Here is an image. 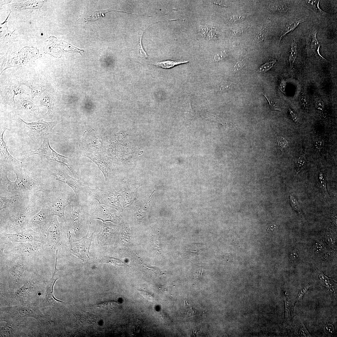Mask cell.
I'll return each instance as SVG.
<instances>
[{"mask_svg":"<svg viewBox=\"0 0 337 337\" xmlns=\"http://www.w3.org/2000/svg\"><path fill=\"white\" fill-rule=\"evenodd\" d=\"M16 106L17 110L24 112H34L37 110L35 105L32 101L24 98H19L16 103Z\"/></svg>","mask_w":337,"mask_h":337,"instance_id":"cell-24","label":"cell"},{"mask_svg":"<svg viewBox=\"0 0 337 337\" xmlns=\"http://www.w3.org/2000/svg\"><path fill=\"white\" fill-rule=\"evenodd\" d=\"M188 62V61H177L171 60H165L157 62L152 63L150 64L164 69H169L173 68L175 66L182 64L187 63Z\"/></svg>","mask_w":337,"mask_h":337,"instance_id":"cell-29","label":"cell"},{"mask_svg":"<svg viewBox=\"0 0 337 337\" xmlns=\"http://www.w3.org/2000/svg\"><path fill=\"white\" fill-rule=\"evenodd\" d=\"M120 195L119 192H116L113 189L103 190L97 186L95 188H90L88 195L89 201L96 200L99 204L115 209L120 212L122 211L118 199V196Z\"/></svg>","mask_w":337,"mask_h":337,"instance_id":"cell-9","label":"cell"},{"mask_svg":"<svg viewBox=\"0 0 337 337\" xmlns=\"http://www.w3.org/2000/svg\"><path fill=\"white\" fill-rule=\"evenodd\" d=\"M112 231V229L107 227L106 224H103L101 227L100 230L96 235L97 240L101 243L105 242Z\"/></svg>","mask_w":337,"mask_h":337,"instance_id":"cell-32","label":"cell"},{"mask_svg":"<svg viewBox=\"0 0 337 337\" xmlns=\"http://www.w3.org/2000/svg\"><path fill=\"white\" fill-rule=\"evenodd\" d=\"M303 22V20H300L295 21L286 25L281 33L279 38V42L286 34L293 31L300 23Z\"/></svg>","mask_w":337,"mask_h":337,"instance_id":"cell-34","label":"cell"},{"mask_svg":"<svg viewBox=\"0 0 337 337\" xmlns=\"http://www.w3.org/2000/svg\"><path fill=\"white\" fill-rule=\"evenodd\" d=\"M299 101L300 105L303 108L304 110H307L308 109V102L304 90L303 89L302 90L300 94Z\"/></svg>","mask_w":337,"mask_h":337,"instance_id":"cell-49","label":"cell"},{"mask_svg":"<svg viewBox=\"0 0 337 337\" xmlns=\"http://www.w3.org/2000/svg\"><path fill=\"white\" fill-rule=\"evenodd\" d=\"M37 193L25 198L18 205L0 210V232L17 233L29 228L31 218L43 205Z\"/></svg>","mask_w":337,"mask_h":337,"instance_id":"cell-1","label":"cell"},{"mask_svg":"<svg viewBox=\"0 0 337 337\" xmlns=\"http://www.w3.org/2000/svg\"><path fill=\"white\" fill-rule=\"evenodd\" d=\"M228 51L227 49H222L217 51L214 56V59L215 61H219L223 60L228 55Z\"/></svg>","mask_w":337,"mask_h":337,"instance_id":"cell-44","label":"cell"},{"mask_svg":"<svg viewBox=\"0 0 337 337\" xmlns=\"http://www.w3.org/2000/svg\"><path fill=\"white\" fill-rule=\"evenodd\" d=\"M85 156L92 160L97 165L104 175L105 181H107L110 167V163L107 159L104 156H102L88 154Z\"/></svg>","mask_w":337,"mask_h":337,"instance_id":"cell-21","label":"cell"},{"mask_svg":"<svg viewBox=\"0 0 337 337\" xmlns=\"http://www.w3.org/2000/svg\"><path fill=\"white\" fill-rule=\"evenodd\" d=\"M34 154L43 156L48 161H54L60 163L68 168L75 178H79L78 166L76 162L71 158L61 155L55 151L51 147L47 137L44 139L38 149L25 153L23 158H26Z\"/></svg>","mask_w":337,"mask_h":337,"instance_id":"cell-5","label":"cell"},{"mask_svg":"<svg viewBox=\"0 0 337 337\" xmlns=\"http://www.w3.org/2000/svg\"><path fill=\"white\" fill-rule=\"evenodd\" d=\"M297 54V45L295 39L293 40L291 46L290 53L289 56V62L290 68H292Z\"/></svg>","mask_w":337,"mask_h":337,"instance_id":"cell-33","label":"cell"},{"mask_svg":"<svg viewBox=\"0 0 337 337\" xmlns=\"http://www.w3.org/2000/svg\"><path fill=\"white\" fill-rule=\"evenodd\" d=\"M324 144V142L323 139L320 138L316 139L315 141V146L316 149L319 150H320L323 147Z\"/></svg>","mask_w":337,"mask_h":337,"instance_id":"cell-58","label":"cell"},{"mask_svg":"<svg viewBox=\"0 0 337 337\" xmlns=\"http://www.w3.org/2000/svg\"><path fill=\"white\" fill-rule=\"evenodd\" d=\"M317 184L322 198L325 201L328 200L329 195L326 188V180L322 172L319 174Z\"/></svg>","mask_w":337,"mask_h":337,"instance_id":"cell-25","label":"cell"},{"mask_svg":"<svg viewBox=\"0 0 337 337\" xmlns=\"http://www.w3.org/2000/svg\"><path fill=\"white\" fill-rule=\"evenodd\" d=\"M7 128H4L0 132V164L8 167L11 170L16 166H22V163L13 157L8 151L3 135Z\"/></svg>","mask_w":337,"mask_h":337,"instance_id":"cell-16","label":"cell"},{"mask_svg":"<svg viewBox=\"0 0 337 337\" xmlns=\"http://www.w3.org/2000/svg\"><path fill=\"white\" fill-rule=\"evenodd\" d=\"M29 196L18 194L0 195V210L15 207Z\"/></svg>","mask_w":337,"mask_h":337,"instance_id":"cell-20","label":"cell"},{"mask_svg":"<svg viewBox=\"0 0 337 337\" xmlns=\"http://www.w3.org/2000/svg\"><path fill=\"white\" fill-rule=\"evenodd\" d=\"M233 86V83L227 81H224L219 85L218 88L219 90L224 91L231 90Z\"/></svg>","mask_w":337,"mask_h":337,"instance_id":"cell-52","label":"cell"},{"mask_svg":"<svg viewBox=\"0 0 337 337\" xmlns=\"http://www.w3.org/2000/svg\"><path fill=\"white\" fill-rule=\"evenodd\" d=\"M299 252L297 249L293 250L290 253L289 257V260L291 263L295 262L299 257Z\"/></svg>","mask_w":337,"mask_h":337,"instance_id":"cell-53","label":"cell"},{"mask_svg":"<svg viewBox=\"0 0 337 337\" xmlns=\"http://www.w3.org/2000/svg\"><path fill=\"white\" fill-rule=\"evenodd\" d=\"M247 29L248 28L246 27H240L233 30L232 32L235 35H241L245 32Z\"/></svg>","mask_w":337,"mask_h":337,"instance_id":"cell-61","label":"cell"},{"mask_svg":"<svg viewBox=\"0 0 337 337\" xmlns=\"http://www.w3.org/2000/svg\"><path fill=\"white\" fill-rule=\"evenodd\" d=\"M51 174L56 177V180L66 185L73 191L81 204L82 201L88 198L90 188L79 179L71 177L61 168L53 170Z\"/></svg>","mask_w":337,"mask_h":337,"instance_id":"cell-6","label":"cell"},{"mask_svg":"<svg viewBox=\"0 0 337 337\" xmlns=\"http://www.w3.org/2000/svg\"><path fill=\"white\" fill-rule=\"evenodd\" d=\"M306 163L305 156L302 154L296 159L295 162V165L297 173L302 171L305 167Z\"/></svg>","mask_w":337,"mask_h":337,"instance_id":"cell-38","label":"cell"},{"mask_svg":"<svg viewBox=\"0 0 337 337\" xmlns=\"http://www.w3.org/2000/svg\"><path fill=\"white\" fill-rule=\"evenodd\" d=\"M58 251V250L55 251L56 257L54 270L51 278L47 282L46 286L45 300L46 304L48 305H52L56 302H64L56 299L53 294L54 286L56 281L60 277L58 272L60 269H57V268Z\"/></svg>","mask_w":337,"mask_h":337,"instance_id":"cell-18","label":"cell"},{"mask_svg":"<svg viewBox=\"0 0 337 337\" xmlns=\"http://www.w3.org/2000/svg\"><path fill=\"white\" fill-rule=\"evenodd\" d=\"M19 84H20V86L24 85L29 87L31 90L32 97V99L36 95H40L44 91V87L42 85H34L25 81L21 82Z\"/></svg>","mask_w":337,"mask_h":337,"instance_id":"cell-31","label":"cell"},{"mask_svg":"<svg viewBox=\"0 0 337 337\" xmlns=\"http://www.w3.org/2000/svg\"><path fill=\"white\" fill-rule=\"evenodd\" d=\"M315 108L321 114L323 113L324 109L323 101L321 99L316 98L315 100Z\"/></svg>","mask_w":337,"mask_h":337,"instance_id":"cell-54","label":"cell"},{"mask_svg":"<svg viewBox=\"0 0 337 337\" xmlns=\"http://www.w3.org/2000/svg\"><path fill=\"white\" fill-rule=\"evenodd\" d=\"M286 85V82L283 78L281 79L279 82V88L281 91L285 93V90Z\"/></svg>","mask_w":337,"mask_h":337,"instance_id":"cell-62","label":"cell"},{"mask_svg":"<svg viewBox=\"0 0 337 337\" xmlns=\"http://www.w3.org/2000/svg\"><path fill=\"white\" fill-rule=\"evenodd\" d=\"M325 239L327 243L330 246L334 245L335 242L334 236L330 233H328L325 235Z\"/></svg>","mask_w":337,"mask_h":337,"instance_id":"cell-55","label":"cell"},{"mask_svg":"<svg viewBox=\"0 0 337 337\" xmlns=\"http://www.w3.org/2000/svg\"><path fill=\"white\" fill-rule=\"evenodd\" d=\"M24 93V90L23 89L20 88L19 87H16L14 89V95L19 94L21 95Z\"/></svg>","mask_w":337,"mask_h":337,"instance_id":"cell-63","label":"cell"},{"mask_svg":"<svg viewBox=\"0 0 337 337\" xmlns=\"http://www.w3.org/2000/svg\"><path fill=\"white\" fill-rule=\"evenodd\" d=\"M1 332L4 336H13L15 335L13 329L7 325L1 328Z\"/></svg>","mask_w":337,"mask_h":337,"instance_id":"cell-45","label":"cell"},{"mask_svg":"<svg viewBox=\"0 0 337 337\" xmlns=\"http://www.w3.org/2000/svg\"><path fill=\"white\" fill-rule=\"evenodd\" d=\"M219 36L218 32L215 29L212 28L208 32L207 38L209 40H216L219 39Z\"/></svg>","mask_w":337,"mask_h":337,"instance_id":"cell-51","label":"cell"},{"mask_svg":"<svg viewBox=\"0 0 337 337\" xmlns=\"http://www.w3.org/2000/svg\"><path fill=\"white\" fill-rule=\"evenodd\" d=\"M0 242L10 243L37 242L46 244V236L30 228L15 233H0Z\"/></svg>","mask_w":337,"mask_h":337,"instance_id":"cell-10","label":"cell"},{"mask_svg":"<svg viewBox=\"0 0 337 337\" xmlns=\"http://www.w3.org/2000/svg\"><path fill=\"white\" fill-rule=\"evenodd\" d=\"M265 97L268 101L270 109L272 110H278L281 111V109L278 103L272 99H270L267 95H264Z\"/></svg>","mask_w":337,"mask_h":337,"instance_id":"cell-47","label":"cell"},{"mask_svg":"<svg viewBox=\"0 0 337 337\" xmlns=\"http://www.w3.org/2000/svg\"><path fill=\"white\" fill-rule=\"evenodd\" d=\"M298 333L299 335L302 337H312L307 330L305 326L304 325L303 322L300 321V327L298 330Z\"/></svg>","mask_w":337,"mask_h":337,"instance_id":"cell-50","label":"cell"},{"mask_svg":"<svg viewBox=\"0 0 337 337\" xmlns=\"http://www.w3.org/2000/svg\"><path fill=\"white\" fill-rule=\"evenodd\" d=\"M253 14L247 13L233 14L227 16L225 21L227 24H233L243 20Z\"/></svg>","mask_w":337,"mask_h":337,"instance_id":"cell-30","label":"cell"},{"mask_svg":"<svg viewBox=\"0 0 337 337\" xmlns=\"http://www.w3.org/2000/svg\"><path fill=\"white\" fill-rule=\"evenodd\" d=\"M48 248L45 243L30 242L19 243L17 246H13L9 251H3L6 254L15 256H24L36 258L44 256L47 253Z\"/></svg>","mask_w":337,"mask_h":337,"instance_id":"cell-8","label":"cell"},{"mask_svg":"<svg viewBox=\"0 0 337 337\" xmlns=\"http://www.w3.org/2000/svg\"><path fill=\"white\" fill-rule=\"evenodd\" d=\"M3 310L12 315L21 317H32L39 319L41 315L36 307L27 304L7 307Z\"/></svg>","mask_w":337,"mask_h":337,"instance_id":"cell-15","label":"cell"},{"mask_svg":"<svg viewBox=\"0 0 337 337\" xmlns=\"http://www.w3.org/2000/svg\"><path fill=\"white\" fill-rule=\"evenodd\" d=\"M268 6L270 10L280 13H286L288 11V8L286 5L282 3H271Z\"/></svg>","mask_w":337,"mask_h":337,"instance_id":"cell-37","label":"cell"},{"mask_svg":"<svg viewBox=\"0 0 337 337\" xmlns=\"http://www.w3.org/2000/svg\"><path fill=\"white\" fill-rule=\"evenodd\" d=\"M63 226V222L60 223L57 216H55L51 226L46 235V244L48 248L55 250H58L62 245V234Z\"/></svg>","mask_w":337,"mask_h":337,"instance_id":"cell-14","label":"cell"},{"mask_svg":"<svg viewBox=\"0 0 337 337\" xmlns=\"http://www.w3.org/2000/svg\"><path fill=\"white\" fill-rule=\"evenodd\" d=\"M290 200L291 204L293 209L300 217H303V215L301 210L300 206L297 199L294 196L291 195L290 196Z\"/></svg>","mask_w":337,"mask_h":337,"instance_id":"cell-42","label":"cell"},{"mask_svg":"<svg viewBox=\"0 0 337 337\" xmlns=\"http://www.w3.org/2000/svg\"><path fill=\"white\" fill-rule=\"evenodd\" d=\"M39 280L40 277L37 276L31 275L26 280L23 285L16 291V296L20 297L26 295L30 292Z\"/></svg>","mask_w":337,"mask_h":337,"instance_id":"cell-22","label":"cell"},{"mask_svg":"<svg viewBox=\"0 0 337 337\" xmlns=\"http://www.w3.org/2000/svg\"><path fill=\"white\" fill-rule=\"evenodd\" d=\"M317 32L316 29H313L307 38L306 49L307 53L308 55H314L320 59L326 60L319 52L320 45L317 38Z\"/></svg>","mask_w":337,"mask_h":337,"instance_id":"cell-19","label":"cell"},{"mask_svg":"<svg viewBox=\"0 0 337 337\" xmlns=\"http://www.w3.org/2000/svg\"><path fill=\"white\" fill-rule=\"evenodd\" d=\"M324 245L320 242L316 243L314 249L315 252L316 254L322 252L325 249Z\"/></svg>","mask_w":337,"mask_h":337,"instance_id":"cell-59","label":"cell"},{"mask_svg":"<svg viewBox=\"0 0 337 337\" xmlns=\"http://www.w3.org/2000/svg\"><path fill=\"white\" fill-rule=\"evenodd\" d=\"M276 136L278 145V152H280L288 146V142L284 137L277 133H276Z\"/></svg>","mask_w":337,"mask_h":337,"instance_id":"cell-43","label":"cell"},{"mask_svg":"<svg viewBox=\"0 0 337 337\" xmlns=\"http://www.w3.org/2000/svg\"><path fill=\"white\" fill-rule=\"evenodd\" d=\"M54 217L48 207L43 204L41 209L30 220L28 227L37 232L46 236Z\"/></svg>","mask_w":337,"mask_h":337,"instance_id":"cell-11","label":"cell"},{"mask_svg":"<svg viewBox=\"0 0 337 337\" xmlns=\"http://www.w3.org/2000/svg\"><path fill=\"white\" fill-rule=\"evenodd\" d=\"M307 5L314 11L319 13L325 15L326 13L320 8L319 5L320 0H305Z\"/></svg>","mask_w":337,"mask_h":337,"instance_id":"cell-40","label":"cell"},{"mask_svg":"<svg viewBox=\"0 0 337 337\" xmlns=\"http://www.w3.org/2000/svg\"><path fill=\"white\" fill-rule=\"evenodd\" d=\"M193 115V111L190 106L188 109L187 110L186 113L185 117L186 118V121L187 122H190V120H192L191 119H192V117Z\"/></svg>","mask_w":337,"mask_h":337,"instance_id":"cell-60","label":"cell"},{"mask_svg":"<svg viewBox=\"0 0 337 337\" xmlns=\"http://www.w3.org/2000/svg\"><path fill=\"white\" fill-rule=\"evenodd\" d=\"M284 300L285 304V323L286 327L289 325L291 320V304L289 294L286 291L284 293Z\"/></svg>","mask_w":337,"mask_h":337,"instance_id":"cell-28","label":"cell"},{"mask_svg":"<svg viewBox=\"0 0 337 337\" xmlns=\"http://www.w3.org/2000/svg\"><path fill=\"white\" fill-rule=\"evenodd\" d=\"M276 227V225L275 224H271L269 225L267 227L268 231H272Z\"/></svg>","mask_w":337,"mask_h":337,"instance_id":"cell-64","label":"cell"},{"mask_svg":"<svg viewBox=\"0 0 337 337\" xmlns=\"http://www.w3.org/2000/svg\"><path fill=\"white\" fill-rule=\"evenodd\" d=\"M67 186L53 185L51 189H46L41 192V199L43 204L47 205L54 216L59 217L62 222L66 219L64 213L66 207L76 197Z\"/></svg>","mask_w":337,"mask_h":337,"instance_id":"cell-2","label":"cell"},{"mask_svg":"<svg viewBox=\"0 0 337 337\" xmlns=\"http://www.w3.org/2000/svg\"><path fill=\"white\" fill-rule=\"evenodd\" d=\"M40 104L41 105L47 108V111L45 115L49 116L52 115L54 110V101L51 95L45 93L41 97Z\"/></svg>","mask_w":337,"mask_h":337,"instance_id":"cell-26","label":"cell"},{"mask_svg":"<svg viewBox=\"0 0 337 337\" xmlns=\"http://www.w3.org/2000/svg\"><path fill=\"white\" fill-rule=\"evenodd\" d=\"M276 62V61L272 60L265 63L259 67L258 71L260 72L267 71L273 66Z\"/></svg>","mask_w":337,"mask_h":337,"instance_id":"cell-46","label":"cell"},{"mask_svg":"<svg viewBox=\"0 0 337 337\" xmlns=\"http://www.w3.org/2000/svg\"><path fill=\"white\" fill-rule=\"evenodd\" d=\"M248 58H245L242 60L237 61L232 66L231 70L234 72H236L242 69L247 64Z\"/></svg>","mask_w":337,"mask_h":337,"instance_id":"cell-41","label":"cell"},{"mask_svg":"<svg viewBox=\"0 0 337 337\" xmlns=\"http://www.w3.org/2000/svg\"><path fill=\"white\" fill-rule=\"evenodd\" d=\"M319 279L321 283L328 289L330 291L335 294L336 290V284L334 279L328 278L322 272L318 271Z\"/></svg>","mask_w":337,"mask_h":337,"instance_id":"cell-27","label":"cell"},{"mask_svg":"<svg viewBox=\"0 0 337 337\" xmlns=\"http://www.w3.org/2000/svg\"><path fill=\"white\" fill-rule=\"evenodd\" d=\"M108 10V9H107L95 11L92 13L88 17L87 19H85V20L86 21L94 22L99 20L102 17H104L105 14L110 12L107 11Z\"/></svg>","mask_w":337,"mask_h":337,"instance_id":"cell-39","label":"cell"},{"mask_svg":"<svg viewBox=\"0 0 337 337\" xmlns=\"http://www.w3.org/2000/svg\"><path fill=\"white\" fill-rule=\"evenodd\" d=\"M25 127L26 134L33 141L39 142L46 137L49 134H55L53 128L61 122H47L43 119L37 121L28 123L19 118Z\"/></svg>","mask_w":337,"mask_h":337,"instance_id":"cell-7","label":"cell"},{"mask_svg":"<svg viewBox=\"0 0 337 337\" xmlns=\"http://www.w3.org/2000/svg\"><path fill=\"white\" fill-rule=\"evenodd\" d=\"M89 214L91 218L100 220L103 224L107 221L115 222L118 219L117 216L111 214L100 204L91 205Z\"/></svg>","mask_w":337,"mask_h":337,"instance_id":"cell-17","label":"cell"},{"mask_svg":"<svg viewBox=\"0 0 337 337\" xmlns=\"http://www.w3.org/2000/svg\"><path fill=\"white\" fill-rule=\"evenodd\" d=\"M198 32L200 35L203 37H205L207 36L208 32V29L205 26H201L198 29Z\"/></svg>","mask_w":337,"mask_h":337,"instance_id":"cell-57","label":"cell"},{"mask_svg":"<svg viewBox=\"0 0 337 337\" xmlns=\"http://www.w3.org/2000/svg\"><path fill=\"white\" fill-rule=\"evenodd\" d=\"M71 204V223L75 233L77 235L87 225L90 217L89 214L85 211L76 197L72 200Z\"/></svg>","mask_w":337,"mask_h":337,"instance_id":"cell-12","label":"cell"},{"mask_svg":"<svg viewBox=\"0 0 337 337\" xmlns=\"http://www.w3.org/2000/svg\"><path fill=\"white\" fill-rule=\"evenodd\" d=\"M268 32L267 27H264L256 35L251 42L252 45H255L263 41L267 37Z\"/></svg>","mask_w":337,"mask_h":337,"instance_id":"cell-35","label":"cell"},{"mask_svg":"<svg viewBox=\"0 0 337 337\" xmlns=\"http://www.w3.org/2000/svg\"><path fill=\"white\" fill-rule=\"evenodd\" d=\"M90 226L87 233L84 237L77 240L71 242L69 240V247L71 253L85 262L90 261L89 257L90 249L93 239L92 232L91 236L88 237Z\"/></svg>","mask_w":337,"mask_h":337,"instance_id":"cell-13","label":"cell"},{"mask_svg":"<svg viewBox=\"0 0 337 337\" xmlns=\"http://www.w3.org/2000/svg\"><path fill=\"white\" fill-rule=\"evenodd\" d=\"M10 170V169L8 167L0 164V195H8V188L11 181L8 178L7 173Z\"/></svg>","mask_w":337,"mask_h":337,"instance_id":"cell-23","label":"cell"},{"mask_svg":"<svg viewBox=\"0 0 337 337\" xmlns=\"http://www.w3.org/2000/svg\"><path fill=\"white\" fill-rule=\"evenodd\" d=\"M11 170L16 178L15 181L10 182L8 188V195L30 196L46 189L43 183L35 178L21 166L14 167Z\"/></svg>","mask_w":337,"mask_h":337,"instance_id":"cell-3","label":"cell"},{"mask_svg":"<svg viewBox=\"0 0 337 337\" xmlns=\"http://www.w3.org/2000/svg\"><path fill=\"white\" fill-rule=\"evenodd\" d=\"M311 286V284L309 283L305 286L299 292L296 298L295 301L294 306V310L295 308L298 301L302 298L305 293L307 291L309 288Z\"/></svg>","mask_w":337,"mask_h":337,"instance_id":"cell-48","label":"cell"},{"mask_svg":"<svg viewBox=\"0 0 337 337\" xmlns=\"http://www.w3.org/2000/svg\"><path fill=\"white\" fill-rule=\"evenodd\" d=\"M288 112L291 119L296 123H299V120L297 115L295 111L291 108H289Z\"/></svg>","mask_w":337,"mask_h":337,"instance_id":"cell-56","label":"cell"},{"mask_svg":"<svg viewBox=\"0 0 337 337\" xmlns=\"http://www.w3.org/2000/svg\"><path fill=\"white\" fill-rule=\"evenodd\" d=\"M3 251H0L1 266L5 271L8 280L15 284L18 283L36 259L6 254Z\"/></svg>","mask_w":337,"mask_h":337,"instance_id":"cell-4","label":"cell"},{"mask_svg":"<svg viewBox=\"0 0 337 337\" xmlns=\"http://www.w3.org/2000/svg\"><path fill=\"white\" fill-rule=\"evenodd\" d=\"M99 261L100 263H110L115 265L121 266H127V265L122 261L115 257L104 256L100 257Z\"/></svg>","mask_w":337,"mask_h":337,"instance_id":"cell-36","label":"cell"}]
</instances>
